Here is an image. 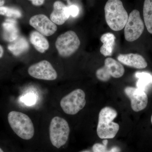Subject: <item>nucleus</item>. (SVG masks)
<instances>
[{
  "instance_id": "f257e3e1",
  "label": "nucleus",
  "mask_w": 152,
  "mask_h": 152,
  "mask_svg": "<svg viewBox=\"0 0 152 152\" xmlns=\"http://www.w3.org/2000/svg\"><path fill=\"white\" fill-rule=\"evenodd\" d=\"M104 12L107 24L111 29L119 31L125 27L129 16L121 0H108Z\"/></svg>"
},
{
  "instance_id": "f03ea898",
  "label": "nucleus",
  "mask_w": 152,
  "mask_h": 152,
  "mask_svg": "<svg viewBox=\"0 0 152 152\" xmlns=\"http://www.w3.org/2000/svg\"><path fill=\"white\" fill-rule=\"evenodd\" d=\"M117 115L116 111L111 107H105L101 110L97 128V134L100 138L113 139L115 137L119 130V125L113 121Z\"/></svg>"
},
{
  "instance_id": "7ed1b4c3",
  "label": "nucleus",
  "mask_w": 152,
  "mask_h": 152,
  "mask_svg": "<svg viewBox=\"0 0 152 152\" xmlns=\"http://www.w3.org/2000/svg\"><path fill=\"white\" fill-rule=\"evenodd\" d=\"M9 124L14 132L25 140H29L34 135V127L28 116L18 111L10 112L8 115Z\"/></svg>"
},
{
  "instance_id": "20e7f679",
  "label": "nucleus",
  "mask_w": 152,
  "mask_h": 152,
  "mask_svg": "<svg viewBox=\"0 0 152 152\" xmlns=\"http://www.w3.org/2000/svg\"><path fill=\"white\" fill-rule=\"evenodd\" d=\"M69 126L67 121L61 117L52 119L49 128V137L52 145L57 149L64 146L69 139Z\"/></svg>"
},
{
  "instance_id": "39448f33",
  "label": "nucleus",
  "mask_w": 152,
  "mask_h": 152,
  "mask_svg": "<svg viewBox=\"0 0 152 152\" xmlns=\"http://www.w3.org/2000/svg\"><path fill=\"white\" fill-rule=\"evenodd\" d=\"M80 45V41L75 32L69 31L60 35L56 42V47L61 56H70L75 53Z\"/></svg>"
},
{
  "instance_id": "423d86ee",
  "label": "nucleus",
  "mask_w": 152,
  "mask_h": 152,
  "mask_svg": "<svg viewBox=\"0 0 152 152\" xmlns=\"http://www.w3.org/2000/svg\"><path fill=\"white\" fill-rule=\"evenodd\" d=\"M86 102L84 92L77 89L63 97L60 102V105L65 113L74 115L84 107Z\"/></svg>"
},
{
  "instance_id": "0eeeda50",
  "label": "nucleus",
  "mask_w": 152,
  "mask_h": 152,
  "mask_svg": "<svg viewBox=\"0 0 152 152\" xmlns=\"http://www.w3.org/2000/svg\"><path fill=\"white\" fill-rule=\"evenodd\" d=\"M124 28L125 39L128 42H134L142 35L144 24L138 10H134L131 12Z\"/></svg>"
},
{
  "instance_id": "6e6552de",
  "label": "nucleus",
  "mask_w": 152,
  "mask_h": 152,
  "mask_svg": "<svg viewBox=\"0 0 152 152\" xmlns=\"http://www.w3.org/2000/svg\"><path fill=\"white\" fill-rule=\"evenodd\" d=\"M28 73L34 78L45 80H54L58 77L56 71L47 60H43L30 66Z\"/></svg>"
},
{
  "instance_id": "1a4fd4ad",
  "label": "nucleus",
  "mask_w": 152,
  "mask_h": 152,
  "mask_svg": "<svg viewBox=\"0 0 152 152\" xmlns=\"http://www.w3.org/2000/svg\"><path fill=\"white\" fill-rule=\"evenodd\" d=\"M29 24L37 31L46 37L53 35L58 29L56 25L43 14L32 17L30 19Z\"/></svg>"
},
{
  "instance_id": "9d476101",
  "label": "nucleus",
  "mask_w": 152,
  "mask_h": 152,
  "mask_svg": "<svg viewBox=\"0 0 152 152\" xmlns=\"http://www.w3.org/2000/svg\"><path fill=\"white\" fill-rule=\"evenodd\" d=\"M124 92L131 101V107L134 111H141L146 107L148 97L145 92L137 88L126 87Z\"/></svg>"
},
{
  "instance_id": "9b49d317",
  "label": "nucleus",
  "mask_w": 152,
  "mask_h": 152,
  "mask_svg": "<svg viewBox=\"0 0 152 152\" xmlns=\"http://www.w3.org/2000/svg\"><path fill=\"white\" fill-rule=\"evenodd\" d=\"M70 15L68 7L59 1L54 3L53 10L50 15V19L56 25L61 26L69 18Z\"/></svg>"
},
{
  "instance_id": "f8f14e48",
  "label": "nucleus",
  "mask_w": 152,
  "mask_h": 152,
  "mask_svg": "<svg viewBox=\"0 0 152 152\" xmlns=\"http://www.w3.org/2000/svg\"><path fill=\"white\" fill-rule=\"evenodd\" d=\"M117 59L120 63L135 69H145L148 66V64L144 57L138 54H120Z\"/></svg>"
},
{
  "instance_id": "ddd939ff",
  "label": "nucleus",
  "mask_w": 152,
  "mask_h": 152,
  "mask_svg": "<svg viewBox=\"0 0 152 152\" xmlns=\"http://www.w3.org/2000/svg\"><path fill=\"white\" fill-rule=\"evenodd\" d=\"M104 67L111 77L118 78L124 75L125 69L119 61L111 58H107L104 61Z\"/></svg>"
},
{
  "instance_id": "4468645a",
  "label": "nucleus",
  "mask_w": 152,
  "mask_h": 152,
  "mask_svg": "<svg viewBox=\"0 0 152 152\" xmlns=\"http://www.w3.org/2000/svg\"><path fill=\"white\" fill-rule=\"evenodd\" d=\"M30 40L35 48L42 53H45L50 47L48 41L46 38L37 31H33L31 33Z\"/></svg>"
},
{
  "instance_id": "2eb2a0df",
  "label": "nucleus",
  "mask_w": 152,
  "mask_h": 152,
  "mask_svg": "<svg viewBox=\"0 0 152 152\" xmlns=\"http://www.w3.org/2000/svg\"><path fill=\"white\" fill-rule=\"evenodd\" d=\"M100 40L103 44L100 50L101 54L104 56H111L115 47V37L112 33H106L102 36Z\"/></svg>"
},
{
  "instance_id": "dca6fc26",
  "label": "nucleus",
  "mask_w": 152,
  "mask_h": 152,
  "mask_svg": "<svg viewBox=\"0 0 152 152\" xmlns=\"http://www.w3.org/2000/svg\"><path fill=\"white\" fill-rule=\"evenodd\" d=\"M135 77L138 79L137 86L145 92L147 89L152 85V75L148 72H137Z\"/></svg>"
},
{
  "instance_id": "f3484780",
  "label": "nucleus",
  "mask_w": 152,
  "mask_h": 152,
  "mask_svg": "<svg viewBox=\"0 0 152 152\" xmlns=\"http://www.w3.org/2000/svg\"><path fill=\"white\" fill-rule=\"evenodd\" d=\"M143 17L147 30L152 34V0H145L144 1Z\"/></svg>"
},
{
  "instance_id": "a211bd4d",
  "label": "nucleus",
  "mask_w": 152,
  "mask_h": 152,
  "mask_svg": "<svg viewBox=\"0 0 152 152\" xmlns=\"http://www.w3.org/2000/svg\"><path fill=\"white\" fill-rule=\"evenodd\" d=\"M14 21L12 23H6L4 25L6 39L8 41L15 40L18 37V30Z\"/></svg>"
},
{
  "instance_id": "6ab92c4d",
  "label": "nucleus",
  "mask_w": 152,
  "mask_h": 152,
  "mask_svg": "<svg viewBox=\"0 0 152 152\" xmlns=\"http://www.w3.org/2000/svg\"><path fill=\"white\" fill-rule=\"evenodd\" d=\"M0 15L9 18H20L22 14L19 10L8 7H0Z\"/></svg>"
},
{
  "instance_id": "aec40b11",
  "label": "nucleus",
  "mask_w": 152,
  "mask_h": 152,
  "mask_svg": "<svg viewBox=\"0 0 152 152\" xmlns=\"http://www.w3.org/2000/svg\"><path fill=\"white\" fill-rule=\"evenodd\" d=\"M14 43V51H15V54L18 55L27 51L29 45L27 41L24 38H19Z\"/></svg>"
},
{
  "instance_id": "412c9836",
  "label": "nucleus",
  "mask_w": 152,
  "mask_h": 152,
  "mask_svg": "<svg viewBox=\"0 0 152 152\" xmlns=\"http://www.w3.org/2000/svg\"><path fill=\"white\" fill-rule=\"evenodd\" d=\"M96 76L99 80L103 82L108 81L111 77L104 66L97 70Z\"/></svg>"
},
{
  "instance_id": "4be33fe9",
  "label": "nucleus",
  "mask_w": 152,
  "mask_h": 152,
  "mask_svg": "<svg viewBox=\"0 0 152 152\" xmlns=\"http://www.w3.org/2000/svg\"><path fill=\"white\" fill-rule=\"evenodd\" d=\"M68 7L70 15L72 17H76L78 15L80 10L77 6L75 5H72Z\"/></svg>"
},
{
  "instance_id": "5701e85b",
  "label": "nucleus",
  "mask_w": 152,
  "mask_h": 152,
  "mask_svg": "<svg viewBox=\"0 0 152 152\" xmlns=\"http://www.w3.org/2000/svg\"><path fill=\"white\" fill-rule=\"evenodd\" d=\"M107 145L100 143H96L93 145V151L94 152H106Z\"/></svg>"
},
{
  "instance_id": "b1692460",
  "label": "nucleus",
  "mask_w": 152,
  "mask_h": 152,
  "mask_svg": "<svg viewBox=\"0 0 152 152\" xmlns=\"http://www.w3.org/2000/svg\"><path fill=\"white\" fill-rule=\"evenodd\" d=\"M31 1L32 4L36 6H40L43 4L45 0H29Z\"/></svg>"
},
{
  "instance_id": "393cba45",
  "label": "nucleus",
  "mask_w": 152,
  "mask_h": 152,
  "mask_svg": "<svg viewBox=\"0 0 152 152\" xmlns=\"http://www.w3.org/2000/svg\"><path fill=\"white\" fill-rule=\"evenodd\" d=\"M121 149L119 147L115 146L113 147L111 149L106 151V152H120Z\"/></svg>"
},
{
  "instance_id": "a878e982",
  "label": "nucleus",
  "mask_w": 152,
  "mask_h": 152,
  "mask_svg": "<svg viewBox=\"0 0 152 152\" xmlns=\"http://www.w3.org/2000/svg\"><path fill=\"white\" fill-rule=\"evenodd\" d=\"M4 50L1 45H0V59L1 58L4 56Z\"/></svg>"
},
{
  "instance_id": "bb28decb",
  "label": "nucleus",
  "mask_w": 152,
  "mask_h": 152,
  "mask_svg": "<svg viewBox=\"0 0 152 152\" xmlns=\"http://www.w3.org/2000/svg\"><path fill=\"white\" fill-rule=\"evenodd\" d=\"M5 2V0H0V7L4 5Z\"/></svg>"
},
{
  "instance_id": "cd10ccee",
  "label": "nucleus",
  "mask_w": 152,
  "mask_h": 152,
  "mask_svg": "<svg viewBox=\"0 0 152 152\" xmlns=\"http://www.w3.org/2000/svg\"><path fill=\"white\" fill-rule=\"evenodd\" d=\"M103 144L104 145H107L108 144V140L107 139H104L103 141Z\"/></svg>"
},
{
  "instance_id": "c85d7f7f",
  "label": "nucleus",
  "mask_w": 152,
  "mask_h": 152,
  "mask_svg": "<svg viewBox=\"0 0 152 152\" xmlns=\"http://www.w3.org/2000/svg\"><path fill=\"white\" fill-rule=\"evenodd\" d=\"M0 152H4L2 150V149L1 148H0Z\"/></svg>"
},
{
  "instance_id": "c756f323",
  "label": "nucleus",
  "mask_w": 152,
  "mask_h": 152,
  "mask_svg": "<svg viewBox=\"0 0 152 152\" xmlns=\"http://www.w3.org/2000/svg\"><path fill=\"white\" fill-rule=\"evenodd\" d=\"M151 123L152 124V116H151Z\"/></svg>"
},
{
  "instance_id": "7c9ffc66",
  "label": "nucleus",
  "mask_w": 152,
  "mask_h": 152,
  "mask_svg": "<svg viewBox=\"0 0 152 152\" xmlns=\"http://www.w3.org/2000/svg\"><path fill=\"white\" fill-rule=\"evenodd\" d=\"M83 152H90L88 151H85Z\"/></svg>"
}]
</instances>
